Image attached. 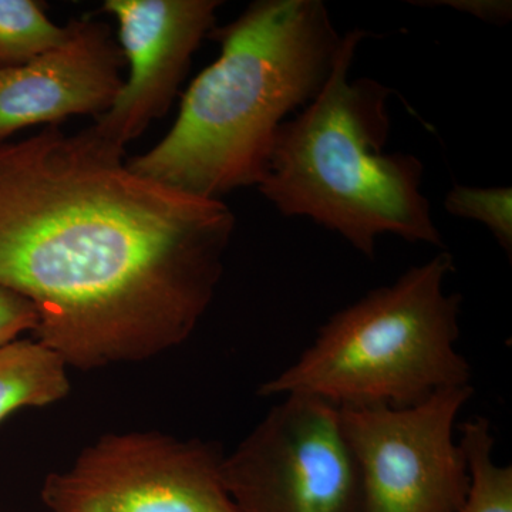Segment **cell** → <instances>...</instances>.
<instances>
[{"mask_svg":"<svg viewBox=\"0 0 512 512\" xmlns=\"http://www.w3.org/2000/svg\"><path fill=\"white\" fill-rule=\"evenodd\" d=\"M89 128L0 144V286L36 340L89 372L183 345L214 299L235 215L131 170Z\"/></svg>","mask_w":512,"mask_h":512,"instance_id":"6da1fadb","label":"cell"},{"mask_svg":"<svg viewBox=\"0 0 512 512\" xmlns=\"http://www.w3.org/2000/svg\"><path fill=\"white\" fill-rule=\"evenodd\" d=\"M208 36L220 57L188 87L170 131L127 164L221 200L261 183L279 127L328 82L343 36L320 0H258Z\"/></svg>","mask_w":512,"mask_h":512,"instance_id":"7a4b0ae2","label":"cell"},{"mask_svg":"<svg viewBox=\"0 0 512 512\" xmlns=\"http://www.w3.org/2000/svg\"><path fill=\"white\" fill-rule=\"evenodd\" d=\"M369 33L350 30L332 74L293 120L279 127L258 190L285 217H305L373 258L377 238L443 247L421 192L424 165L413 154L384 153L393 90L350 79Z\"/></svg>","mask_w":512,"mask_h":512,"instance_id":"3957f363","label":"cell"},{"mask_svg":"<svg viewBox=\"0 0 512 512\" xmlns=\"http://www.w3.org/2000/svg\"><path fill=\"white\" fill-rule=\"evenodd\" d=\"M453 269L450 252H439L335 313L258 396L303 394L339 409H400L468 386L471 366L457 349L461 296L444 291Z\"/></svg>","mask_w":512,"mask_h":512,"instance_id":"277c9868","label":"cell"},{"mask_svg":"<svg viewBox=\"0 0 512 512\" xmlns=\"http://www.w3.org/2000/svg\"><path fill=\"white\" fill-rule=\"evenodd\" d=\"M222 478L239 512H365L339 407L318 397H282L224 457Z\"/></svg>","mask_w":512,"mask_h":512,"instance_id":"5b68a950","label":"cell"},{"mask_svg":"<svg viewBox=\"0 0 512 512\" xmlns=\"http://www.w3.org/2000/svg\"><path fill=\"white\" fill-rule=\"evenodd\" d=\"M215 444L160 431L106 434L46 477L49 512H239Z\"/></svg>","mask_w":512,"mask_h":512,"instance_id":"8992f818","label":"cell"},{"mask_svg":"<svg viewBox=\"0 0 512 512\" xmlns=\"http://www.w3.org/2000/svg\"><path fill=\"white\" fill-rule=\"evenodd\" d=\"M450 387L414 406L340 407V424L362 480L365 512H457L470 473L454 437L473 397Z\"/></svg>","mask_w":512,"mask_h":512,"instance_id":"52a82bcc","label":"cell"},{"mask_svg":"<svg viewBox=\"0 0 512 512\" xmlns=\"http://www.w3.org/2000/svg\"><path fill=\"white\" fill-rule=\"evenodd\" d=\"M218 0H106L119 23L128 76L110 109L89 130L126 153L154 121L170 110L192 56L215 28Z\"/></svg>","mask_w":512,"mask_h":512,"instance_id":"ba28073f","label":"cell"},{"mask_svg":"<svg viewBox=\"0 0 512 512\" xmlns=\"http://www.w3.org/2000/svg\"><path fill=\"white\" fill-rule=\"evenodd\" d=\"M62 45L0 69V144L23 128L60 126L73 116L99 119L123 87L124 57L110 28L72 20Z\"/></svg>","mask_w":512,"mask_h":512,"instance_id":"9c48e42d","label":"cell"},{"mask_svg":"<svg viewBox=\"0 0 512 512\" xmlns=\"http://www.w3.org/2000/svg\"><path fill=\"white\" fill-rule=\"evenodd\" d=\"M67 363L36 339L0 346V423L22 409L52 406L70 392Z\"/></svg>","mask_w":512,"mask_h":512,"instance_id":"30bf717a","label":"cell"},{"mask_svg":"<svg viewBox=\"0 0 512 512\" xmlns=\"http://www.w3.org/2000/svg\"><path fill=\"white\" fill-rule=\"evenodd\" d=\"M458 443L466 454L470 488L457 512H512V467L494 460L490 420L476 417L466 421Z\"/></svg>","mask_w":512,"mask_h":512,"instance_id":"8fae6325","label":"cell"},{"mask_svg":"<svg viewBox=\"0 0 512 512\" xmlns=\"http://www.w3.org/2000/svg\"><path fill=\"white\" fill-rule=\"evenodd\" d=\"M70 23L59 26L36 0H0V69L20 66L62 45Z\"/></svg>","mask_w":512,"mask_h":512,"instance_id":"7c38bea8","label":"cell"},{"mask_svg":"<svg viewBox=\"0 0 512 512\" xmlns=\"http://www.w3.org/2000/svg\"><path fill=\"white\" fill-rule=\"evenodd\" d=\"M448 214L481 222L490 229L500 247L512 252V190L510 187L478 188L454 185L448 191Z\"/></svg>","mask_w":512,"mask_h":512,"instance_id":"4fadbf2b","label":"cell"},{"mask_svg":"<svg viewBox=\"0 0 512 512\" xmlns=\"http://www.w3.org/2000/svg\"><path fill=\"white\" fill-rule=\"evenodd\" d=\"M39 312L25 296L0 286V346L18 340L23 333H35Z\"/></svg>","mask_w":512,"mask_h":512,"instance_id":"5bb4252c","label":"cell"},{"mask_svg":"<svg viewBox=\"0 0 512 512\" xmlns=\"http://www.w3.org/2000/svg\"><path fill=\"white\" fill-rule=\"evenodd\" d=\"M414 5L447 6L493 25H505L512 16L510 0H436V2H413Z\"/></svg>","mask_w":512,"mask_h":512,"instance_id":"9a60e30c","label":"cell"}]
</instances>
